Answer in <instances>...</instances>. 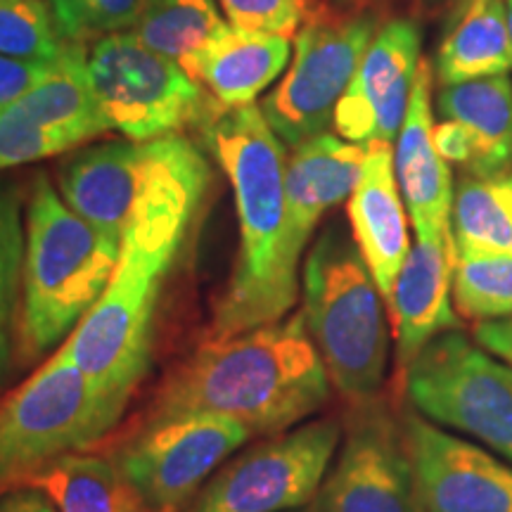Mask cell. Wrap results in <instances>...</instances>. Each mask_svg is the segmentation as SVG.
<instances>
[{
	"label": "cell",
	"instance_id": "cell-28",
	"mask_svg": "<svg viewBox=\"0 0 512 512\" xmlns=\"http://www.w3.org/2000/svg\"><path fill=\"white\" fill-rule=\"evenodd\" d=\"M453 306L475 323L512 318V256L456 254Z\"/></svg>",
	"mask_w": 512,
	"mask_h": 512
},
{
	"label": "cell",
	"instance_id": "cell-22",
	"mask_svg": "<svg viewBox=\"0 0 512 512\" xmlns=\"http://www.w3.org/2000/svg\"><path fill=\"white\" fill-rule=\"evenodd\" d=\"M444 119L470 136L472 162L467 176L505 174L512 166V81L508 74L451 83L437 98Z\"/></svg>",
	"mask_w": 512,
	"mask_h": 512
},
{
	"label": "cell",
	"instance_id": "cell-29",
	"mask_svg": "<svg viewBox=\"0 0 512 512\" xmlns=\"http://www.w3.org/2000/svg\"><path fill=\"white\" fill-rule=\"evenodd\" d=\"M67 43L46 0H0V55L55 60Z\"/></svg>",
	"mask_w": 512,
	"mask_h": 512
},
{
	"label": "cell",
	"instance_id": "cell-26",
	"mask_svg": "<svg viewBox=\"0 0 512 512\" xmlns=\"http://www.w3.org/2000/svg\"><path fill=\"white\" fill-rule=\"evenodd\" d=\"M223 24L216 0H152L133 34L147 48L181 64L192 79L197 55Z\"/></svg>",
	"mask_w": 512,
	"mask_h": 512
},
{
	"label": "cell",
	"instance_id": "cell-33",
	"mask_svg": "<svg viewBox=\"0 0 512 512\" xmlns=\"http://www.w3.org/2000/svg\"><path fill=\"white\" fill-rule=\"evenodd\" d=\"M55 60H27L0 55V112L22 100L55 69Z\"/></svg>",
	"mask_w": 512,
	"mask_h": 512
},
{
	"label": "cell",
	"instance_id": "cell-10",
	"mask_svg": "<svg viewBox=\"0 0 512 512\" xmlns=\"http://www.w3.org/2000/svg\"><path fill=\"white\" fill-rule=\"evenodd\" d=\"M377 17L366 10L323 8L304 24L290 69L268 95L261 112L285 145L328 133L344 91L377 34Z\"/></svg>",
	"mask_w": 512,
	"mask_h": 512
},
{
	"label": "cell",
	"instance_id": "cell-32",
	"mask_svg": "<svg viewBox=\"0 0 512 512\" xmlns=\"http://www.w3.org/2000/svg\"><path fill=\"white\" fill-rule=\"evenodd\" d=\"M60 152H67V147L53 133L34 126L12 110L0 112V171L38 162Z\"/></svg>",
	"mask_w": 512,
	"mask_h": 512
},
{
	"label": "cell",
	"instance_id": "cell-5",
	"mask_svg": "<svg viewBox=\"0 0 512 512\" xmlns=\"http://www.w3.org/2000/svg\"><path fill=\"white\" fill-rule=\"evenodd\" d=\"M302 294L306 330L330 382L349 401H370L387 373V320L361 249L339 226L325 228L306 256Z\"/></svg>",
	"mask_w": 512,
	"mask_h": 512
},
{
	"label": "cell",
	"instance_id": "cell-31",
	"mask_svg": "<svg viewBox=\"0 0 512 512\" xmlns=\"http://www.w3.org/2000/svg\"><path fill=\"white\" fill-rule=\"evenodd\" d=\"M233 27L294 38L320 10L316 0H219Z\"/></svg>",
	"mask_w": 512,
	"mask_h": 512
},
{
	"label": "cell",
	"instance_id": "cell-8",
	"mask_svg": "<svg viewBox=\"0 0 512 512\" xmlns=\"http://www.w3.org/2000/svg\"><path fill=\"white\" fill-rule=\"evenodd\" d=\"M422 418L482 441L512 465V366L460 330L441 332L406 370Z\"/></svg>",
	"mask_w": 512,
	"mask_h": 512
},
{
	"label": "cell",
	"instance_id": "cell-35",
	"mask_svg": "<svg viewBox=\"0 0 512 512\" xmlns=\"http://www.w3.org/2000/svg\"><path fill=\"white\" fill-rule=\"evenodd\" d=\"M475 337L484 349H489L491 354H496L512 366V318L477 323Z\"/></svg>",
	"mask_w": 512,
	"mask_h": 512
},
{
	"label": "cell",
	"instance_id": "cell-9",
	"mask_svg": "<svg viewBox=\"0 0 512 512\" xmlns=\"http://www.w3.org/2000/svg\"><path fill=\"white\" fill-rule=\"evenodd\" d=\"M88 67L107 124L128 140L174 136L221 107L181 64L147 48L133 31L95 41Z\"/></svg>",
	"mask_w": 512,
	"mask_h": 512
},
{
	"label": "cell",
	"instance_id": "cell-39",
	"mask_svg": "<svg viewBox=\"0 0 512 512\" xmlns=\"http://www.w3.org/2000/svg\"><path fill=\"white\" fill-rule=\"evenodd\" d=\"M432 3H437V0H432Z\"/></svg>",
	"mask_w": 512,
	"mask_h": 512
},
{
	"label": "cell",
	"instance_id": "cell-19",
	"mask_svg": "<svg viewBox=\"0 0 512 512\" xmlns=\"http://www.w3.org/2000/svg\"><path fill=\"white\" fill-rule=\"evenodd\" d=\"M351 238L361 249L384 302L389 304L399 271L411 252L408 209L396 181L389 143L366 147L361 176L347 200Z\"/></svg>",
	"mask_w": 512,
	"mask_h": 512
},
{
	"label": "cell",
	"instance_id": "cell-24",
	"mask_svg": "<svg viewBox=\"0 0 512 512\" xmlns=\"http://www.w3.org/2000/svg\"><path fill=\"white\" fill-rule=\"evenodd\" d=\"M57 512H150L117 458L74 451L31 479Z\"/></svg>",
	"mask_w": 512,
	"mask_h": 512
},
{
	"label": "cell",
	"instance_id": "cell-21",
	"mask_svg": "<svg viewBox=\"0 0 512 512\" xmlns=\"http://www.w3.org/2000/svg\"><path fill=\"white\" fill-rule=\"evenodd\" d=\"M8 110L53 133L67 150L112 131L95 93L86 43L69 41L53 72Z\"/></svg>",
	"mask_w": 512,
	"mask_h": 512
},
{
	"label": "cell",
	"instance_id": "cell-30",
	"mask_svg": "<svg viewBox=\"0 0 512 512\" xmlns=\"http://www.w3.org/2000/svg\"><path fill=\"white\" fill-rule=\"evenodd\" d=\"M152 0H48L64 41H100L133 31Z\"/></svg>",
	"mask_w": 512,
	"mask_h": 512
},
{
	"label": "cell",
	"instance_id": "cell-6",
	"mask_svg": "<svg viewBox=\"0 0 512 512\" xmlns=\"http://www.w3.org/2000/svg\"><path fill=\"white\" fill-rule=\"evenodd\" d=\"M121 413L83 375L64 342L0 401V496L29 486L67 453L86 451Z\"/></svg>",
	"mask_w": 512,
	"mask_h": 512
},
{
	"label": "cell",
	"instance_id": "cell-14",
	"mask_svg": "<svg viewBox=\"0 0 512 512\" xmlns=\"http://www.w3.org/2000/svg\"><path fill=\"white\" fill-rule=\"evenodd\" d=\"M358 406L316 512H422L406 434L373 399Z\"/></svg>",
	"mask_w": 512,
	"mask_h": 512
},
{
	"label": "cell",
	"instance_id": "cell-15",
	"mask_svg": "<svg viewBox=\"0 0 512 512\" xmlns=\"http://www.w3.org/2000/svg\"><path fill=\"white\" fill-rule=\"evenodd\" d=\"M422 512H512V465L439 425L403 418Z\"/></svg>",
	"mask_w": 512,
	"mask_h": 512
},
{
	"label": "cell",
	"instance_id": "cell-36",
	"mask_svg": "<svg viewBox=\"0 0 512 512\" xmlns=\"http://www.w3.org/2000/svg\"><path fill=\"white\" fill-rule=\"evenodd\" d=\"M0 512H57V508L41 489L22 486L0 496Z\"/></svg>",
	"mask_w": 512,
	"mask_h": 512
},
{
	"label": "cell",
	"instance_id": "cell-16",
	"mask_svg": "<svg viewBox=\"0 0 512 512\" xmlns=\"http://www.w3.org/2000/svg\"><path fill=\"white\" fill-rule=\"evenodd\" d=\"M420 48V29L411 19H392L377 29L335 110L339 138L363 147L392 145L411 102Z\"/></svg>",
	"mask_w": 512,
	"mask_h": 512
},
{
	"label": "cell",
	"instance_id": "cell-25",
	"mask_svg": "<svg viewBox=\"0 0 512 512\" xmlns=\"http://www.w3.org/2000/svg\"><path fill=\"white\" fill-rule=\"evenodd\" d=\"M456 254L512 256V174L465 176L453 195Z\"/></svg>",
	"mask_w": 512,
	"mask_h": 512
},
{
	"label": "cell",
	"instance_id": "cell-20",
	"mask_svg": "<svg viewBox=\"0 0 512 512\" xmlns=\"http://www.w3.org/2000/svg\"><path fill=\"white\" fill-rule=\"evenodd\" d=\"M290 38L223 24L192 67V79L221 107H245L285 72Z\"/></svg>",
	"mask_w": 512,
	"mask_h": 512
},
{
	"label": "cell",
	"instance_id": "cell-1",
	"mask_svg": "<svg viewBox=\"0 0 512 512\" xmlns=\"http://www.w3.org/2000/svg\"><path fill=\"white\" fill-rule=\"evenodd\" d=\"M330 384L299 311L240 335L207 339L169 375L147 422L214 413L252 434H280L318 413Z\"/></svg>",
	"mask_w": 512,
	"mask_h": 512
},
{
	"label": "cell",
	"instance_id": "cell-12",
	"mask_svg": "<svg viewBox=\"0 0 512 512\" xmlns=\"http://www.w3.org/2000/svg\"><path fill=\"white\" fill-rule=\"evenodd\" d=\"M252 432L238 420L190 413L150 420L121 448L117 463L150 512H183Z\"/></svg>",
	"mask_w": 512,
	"mask_h": 512
},
{
	"label": "cell",
	"instance_id": "cell-37",
	"mask_svg": "<svg viewBox=\"0 0 512 512\" xmlns=\"http://www.w3.org/2000/svg\"><path fill=\"white\" fill-rule=\"evenodd\" d=\"M330 3L339 10H361L368 0H330Z\"/></svg>",
	"mask_w": 512,
	"mask_h": 512
},
{
	"label": "cell",
	"instance_id": "cell-38",
	"mask_svg": "<svg viewBox=\"0 0 512 512\" xmlns=\"http://www.w3.org/2000/svg\"><path fill=\"white\" fill-rule=\"evenodd\" d=\"M508 24H510V34H512V0H508Z\"/></svg>",
	"mask_w": 512,
	"mask_h": 512
},
{
	"label": "cell",
	"instance_id": "cell-34",
	"mask_svg": "<svg viewBox=\"0 0 512 512\" xmlns=\"http://www.w3.org/2000/svg\"><path fill=\"white\" fill-rule=\"evenodd\" d=\"M434 145H437L439 155L448 164H458L467 171V166L472 162V145L463 124L453 119H444L434 124Z\"/></svg>",
	"mask_w": 512,
	"mask_h": 512
},
{
	"label": "cell",
	"instance_id": "cell-27",
	"mask_svg": "<svg viewBox=\"0 0 512 512\" xmlns=\"http://www.w3.org/2000/svg\"><path fill=\"white\" fill-rule=\"evenodd\" d=\"M27 230L17 190L0 183V389L10 380L17 351V318L22 302V271Z\"/></svg>",
	"mask_w": 512,
	"mask_h": 512
},
{
	"label": "cell",
	"instance_id": "cell-11",
	"mask_svg": "<svg viewBox=\"0 0 512 512\" xmlns=\"http://www.w3.org/2000/svg\"><path fill=\"white\" fill-rule=\"evenodd\" d=\"M342 427L313 420L226 460L183 512H292L318 494Z\"/></svg>",
	"mask_w": 512,
	"mask_h": 512
},
{
	"label": "cell",
	"instance_id": "cell-23",
	"mask_svg": "<svg viewBox=\"0 0 512 512\" xmlns=\"http://www.w3.org/2000/svg\"><path fill=\"white\" fill-rule=\"evenodd\" d=\"M441 86L501 76L512 69V34L505 0H470L437 50Z\"/></svg>",
	"mask_w": 512,
	"mask_h": 512
},
{
	"label": "cell",
	"instance_id": "cell-7",
	"mask_svg": "<svg viewBox=\"0 0 512 512\" xmlns=\"http://www.w3.org/2000/svg\"><path fill=\"white\" fill-rule=\"evenodd\" d=\"M60 195L81 219L119 242L128 223L178 192L211 185L200 145L174 133L81 150L60 166Z\"/></svg>",
	"mask_w": 512,
	"mask_h": 512
},
{
	"label": "cell",
	"instance_id": "cell-2",
	"mask_svg": "<svg viewBox=\"0 0 512 512\" xmlns=\"http://www.w3.org/2000/svg\"><path fill=\"white\" fill-rule=\"evenodd\" d=\"M207 192L183 190L128 223L110 283L67 339L76 366L121 411L150 363L159 292Z\"/></svg>",
	"mask_w": 512,
	"mask_h": 512
},
{
	"label": "cell",
	"instance_id": "cell-13",
	"mask_svg": "<svg viewBox=\"0 0 512 512\" xmlns=\"http://www.w3.org/2000/svg\"><path fill=\"white\" fill-rule=\"evenodd\" d=\"M285 174V219L271 280L273 320L285 318L299 297V261L325 211L349 200L361 176L366 147L320 133L292 147Z\"/></svg>",
	"mask_w": 512,
	"mask_h": 512
},
{
	"label": "cell",
	"instance_id": "cell-40",
	"mask_svg": "<svg viewBox=\"0 0 512 512\" xmlns=\"http://www.w3.org/2000/svg\"><path fill=\"white\" fill-rule=\"evenodd\" d=\"M292 512H294V510H292Z\"/></svg>",
	"mask_w": 512,
	"mask_h": 512
},
{
	"label": "cell",
	"instance_id": "cell-18",
	"mask_svg": "<svg viewBox=\"0 0 512 512\" xmlns=\"http://www.w3.org/2000/svg\"><path fill=\"white\" fill-rule=\"evenodd\" d=\"M432 64L422 57L411 102L396 136L394 169L415 235H453V181L448 162L434 145Z\"/></svg>",
	"mask_w": 512,
	"mask_h": 512
},
{
	"label": "cell",
	"instance_id": "cell-17",
	"mask_svg": "<svg viewBox=\"0 0 512 512\" xmlns=\"http://www.w3.org/2000/svg\"><path fill=\"white\" fill-rule=\"evenodd\" d=\"M453 268V235H415V245L403 261L389 299L396 363L401 370L411 366L413 358L441 332L460 328L453 306Z\"/></svg>",
	"mask_w": 512,
	"mask_h": 512
},
{
	"label": "cell",
	"instance_id": "cell-4",
	"mask_svg": "<svg viewBox=\"0 0 512 512\" xmlns=\"http://www.w3.org/2000/svg\"><path fill=\"white\" fill-rule=\"evenodd\" d=\"M119 252V242L81 219L48 176H36L27 204L19 363L38 361L79 328L110 283Z\"/></svg>",
	"mask_w": 512,
	"mask_h": 512
},
{
	"label": "cell",
	"instance_id": "cell-3",
	"mask_svg": "<svg viewBox=\"0 0 512 512\" xmlns=\"http://www.w3.org/2000/svg\"><path fill=\"white\" fill-rule=\"evenodd\" d=\"M204 140L233 188L240 249L226 294L216 304L207 339H226L273 323L271 280L285 219V143L261 107H216Z\"/></svg>",
	"mask_w": 512,
	"mask_h": 512
}]
</instances>
